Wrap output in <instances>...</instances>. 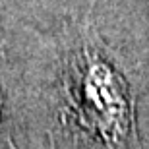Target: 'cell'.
Masks as SVG:
<instances>
[{
	"mask_svg": "<svg viewBox=\"0 0 149 149\" xmlns=\"http://www.w3.org/2000/svg\"><path fill=\"white\" fill-rule=\"evenodd\" d=\"M4 120H6V91L2 87V81H0V134L4 130Z\"/></svg>",
	"mask_w": 149,
	"mask_h": 149,
	"instance_id": "2",
	"label": "cell"
},
{
	"mask_svg": "<svg viewBox=\"0 0 149 149\" xmlns=\"http://www.w3.org/2000/svg\"><path fill=\"white\" fill-rule=\"evenodd\" d=\"M66 52L68 103L77 126L105 149H126L132 138L134 111L130 89L95 37L83 25Z\"/></svg>",
	"mask_w": 149,
	"mask_h": 149,
	"instance_id": "1",
	"label": "cell"
}]
</instances>
